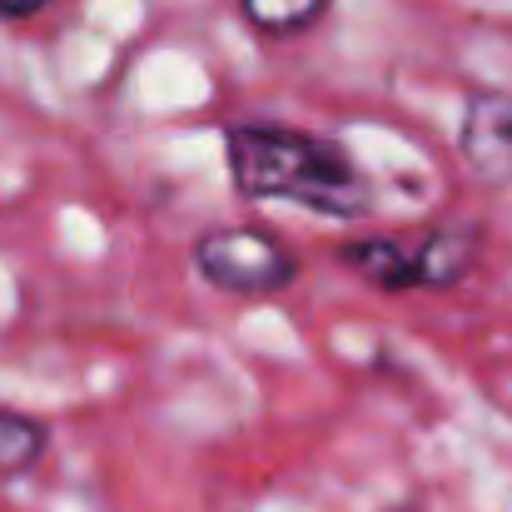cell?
<instances>
[{
  "instance_id": "1",
  "label": "cell",
  "mask_w": 512,
  "mask_h": 512,
  "mask_svg": "<svg viewBox=\"0 0 512 512\" xmlns=\"http://www.w3.org/2000/svg\"><path fill=\"white\" fill-rule=\"evenodd\" d=\"M224 145L234 189L244 199H289L324 219H363L373 209V184L339 140L269 120H239L229 125Z\"/></svg>"
},
{
  "instance_id": "6",
  "label": "cell",
  "mask_w": 512,
  "mask_h": 512,
  "mask_svg": "<svg viewBox=\"0 0 512 512\" xmlns=\"http://www.w3.org/2000/svg\"><path fill=\"white\" fill-rule=\"evenodd\" d=\"M324 10H329V0H239V15L259 35H299V30L319 25Z\"/></svg>"
},
{
  "instance_id": "2",
  "label": "cell",
  "mask_w": 512,
  "mask_h": 512,
  "mask_svg": "<svg viewBox=\"0 0 512 512\" xmlns=\"http://www.w3.org/2000/svg\"><path fill=\"white\" fill-rule=\"evenodd\" d=\"M343 264L368 284L403 294V289H453L478 264V229L473 224H438L423 234H368L343 244Z\"/></svg>"
},
{
  "instance_id": "7",
  "label": "cell",
  "mask_w": 512,
  "mask_h": 512,
  "mask_svg": "<svg viewBox=\"0 0 512 512\" xmlns=\"http://www.w3.org/2000/svg\"><path fill=\"white\" fill-rule=\"evenodd\" d=\"M50 0H0V20H30V15H40Z\"/></svg>"
},
{
  "instance_id": "5",
  "label": "cell",
  "mask_w": 512,
  "mask_h": 512,
  "mask_svg": "<svg viewBox=\"0 0 512 512\" xmlns=\"http://www.w3.org/2000/svg\"><path fill=\"white\" fill-rule=\"evenodd\" d=\"M50 448V433L45 423L15 413V408H0V478H20L30 473Z\"/></svg>"
},
{
  "instance_id": "4",
  "label": "cell",
  "mask_w": 512,
  "mask_h": 512,
  "mask_svg": "<svg viewBox=\"0 0 512 512\" xmlns=\"http://www.w3.org/2000/svg\"><path fill=\"white\" fill-rule=\"evenodd\" d=\"M463 155L468 165L512 189V95L508 90H478L463 110Z\"/></svg>"
},
{
  "instance_id": "3",
  "label": "cell",
  "mask_w": 512,
  "mask_h": 512,
  "mask_svg": "<svg viewBox=\"0 0 512 512\" xmlns=\"http://www.w3.org/2000/svg\"><path fill=\"white\" fill-rule=\"evenodd\" d=\"M194 269L214 289L239 294V299H269L299 279V259L284 249V239H274L269 229H254V224L209 229L194 244Z\"/></svg>"
}]
</instances>
